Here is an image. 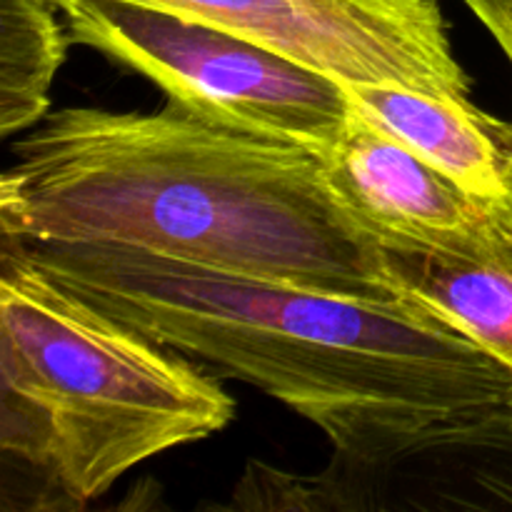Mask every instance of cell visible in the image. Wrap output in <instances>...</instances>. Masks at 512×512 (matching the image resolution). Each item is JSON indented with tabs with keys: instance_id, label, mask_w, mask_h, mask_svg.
Returning <instances> with one entry per match:
<instances>
[{
	"instance_id": "obj_1",
	"label": "cell",
	"mask_w": 512,
	"mask_h": 512,
	"mask_svg": "<svg viewBox=\"0 0 512 512\" xmlns=\"http://www.w3.org/2000/svg\"><path fill=\"white\" fill-rule=\"evenodd\" d=\"M10 243L113 318L288 405L350 473L512 445V370L410 300L340 298L110 243Z\"/></svg>"
},
{
	"instance_id": "obj_10",
	"label": "cell",
	"mask_w": 512,
	"mask_h": 512,
	"mask_svg": "<svg viewBox=\"0 0 512 512\" xmlns=\"http://www.w3.org/2000/svg\"><path fill=\"white\" fill-rule=\"evenodd\" d=\"M463 3L483 23V28L488 30L490 38L498 43V48L503 50V55L512 65V0H463ZM508 128L512 145V118L508 120ZM493 215L498 228L503 230L505 238L512 243V200L505 208L493 210Z\"/></svg>"
},
{
	"instance_id": "obj_9",
	"label": "cell",
	"mask_w": 512,
	"mask_h": 512,
	"mask_svg": "<svg viewBox=\"0 0 512 512\" xmlns=\"http://www.w3.org/2000/svg\"><path fill=\"white\" fill-rule=\"evenodd\" d=\"M53 0H0V135L28 133L50 110L70 35Z\"/></svg>"
},
{
	"instance_id": "obj_4",
	"label": "cell",
	"mask_w": 512,
	"mask_h": 512,
	"mask_svg": "<svg viewBox=\"0 0 512 512\" xmlns=\"http://www.w3.org/2000/svg\"><path fill=\"white\" fill-rule=\"evenodd\" d=\"M70 43L158 85L208 123L323 155L348 125L345 83L230 30L133 0H60Z\"/></svg>"
},
{
	"instance_id": "obj_7",
	"label": "cell",
	"mask_w": 512,
	"mask_h": 512,
	"mask_svg": "<svg viewBox=\"0 0 512 512\" xmlns=\"http://www.w3.org/2000/svg\"><path fill=\"white\" fill-rule=\"evenodd\" d=\"M350 108L383 128L490 210L512 200L508 120L470 98L390 83L345 85Z\"/></svg>"
},
{
	"instance_id": "obj_8",
	"label": "cell",
	"mask_w": 512,
	"mask_h": 512,
	"mask_svg": "<svg viewBox=\"0 0 512 512\" xmlns=\"http://www.w3.org/2000/svg\"><path fill=\"white\" fill-rule=\"evenodd\" d=\"M405 300L420 305L512 370V243L498 238L475 253L385 250Z\"/></svg>"
},
{
	"instance_id": "obj_2",
	"label": "cell",
	"mask_w": 512,
	"mask_h": 512,
	"mask_svg": "<svg viewBox=\"0 0 512 512\" xmlns=\"http://www.w3.org/2000/svg\"><path fill=\"white\" fill-rule=\"evenodd\" d=\"M10 240L110 243L340 298L400 303L388 253L305 145L158 113L63 108L13 145Z\"/></svg>"
},
{
	"instance_id": "obj_3",
	"label": "cell",
	"mask_w": 512,
	"mask_h": 512,
	"mask_svg": "<svg viewBox=\"0 0 512 512\" xmlns=\"http://www.w3.org/2000/svg\"><path fill=\"white\" fill-rule=\"evenodd\" d=\"M235 400L193 358L0 248L3 510H83L138 465L228 428Z\"/></svg>"
},
{
	"instance_id": "obj_5",
	"label": "cell",
	"mask_w": 512,
	"mask_h": 512,
	"mask_svg": "<svg viewBox=\"0 0 512 512\" xmlns=\"http://www.w3.org/2000/svg\"><path fill=\"white\" fill-rule=\"evenodd\" d=\"M60 3V0H53ZM290 55L345 85L470 98L438 0H133Z\"/></svg>"
},
{
	"instance_id": "obj_6",
	"label": "cell",
	"mask_w": 512,
	"mask_h": 512,
	"mask_svg": "<svg viewBox=\"0 0 512 512\" xmlns=\"http://www.w3.org/2000/svg\"><path fill=\"white\" fill-rule=\"evenodd\" d=\"M320 163L335 198L385 250L470 255L500 235L488 205L355 110Z\"/></svg>"
}]
</instances>
